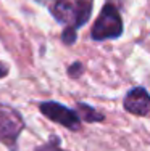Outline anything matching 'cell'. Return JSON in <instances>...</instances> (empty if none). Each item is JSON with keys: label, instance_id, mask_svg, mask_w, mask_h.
<instances>
[{"label": "cell", "instance_id": "obj_1", "mask_svg": "<svg viewBox=\"0 0 150 151\" xmlns=\"http://www.w3.org/2000/svg\"><path fill=\"white\" fill-rule=\"evenodd\" d=\"M50 12L58 23L78 29L91 18L92 0H78L76 3H71L70 0H55L50 6Z\"/></svg>", "mask_w": 150, "mask_h": 151}, {"label": "cell", "instance_id": "obj_2", "mask_svg": "<svg viewBox=\"0 0 150 151\" xmlns=\"http://www.w3.org/2000/svg\"><path fill=\"white\" fill-rule=\"evenodd\" d=\"M123 34V21L120 12L115 5L107 3L102 8L95 24L92 26L91 35L94 40H107V39H118Z\"/></svg>", "mask_w": 150, "mask_h": 151}, {"label": "cell", "instance_id": "obj_3", "mask_svg": "<svg viewBox=\"0 0 150 151\" xmlns=\"http://www.w3.org/2000/svg\"><path fill=\"white\" fill-rule=\"evenodd\" d=\"M24 129V119L12 106L0 105V142L16 151V140Z\"/></svg>", "mask_w": 150, "mask_h": 151}, {"label": "cell", "instance_id": "obj_4", "mask_svg": "<svg viewBox=\"0 0 150 151\" xmlns=\"http://www.w3.org/2000/svg\"><path fill=\"white\" fill-rule=\"evenodd\" d=\"M39 109L50 121L57 122V124H62L63 127L70 129V130H79L81 129V119L78 116V113L63 105H60V103L44 101L39 105Z\"/></svg>", "mask_w": 150, "mask_h": 151}, {"label": "cell", "instance_id": "obj_5", "mask_svg": "<svg viewBox=\"0 0 150 151\" xmlns=\"http://www.w3.org/2000/svg\"><path fill=\"white\" fill-rule=\"evenodd\" d=\"M123 106L128 113L134 116H149L150 114V93L144 87H134L124 96Z\"/></svg>", "mask_w": 150, "mask_h": 151}, {"label": "cell", "instance_id": "obj_6", "mask_svg": "<svg viewBox=\"0 0 150 151\" xmlns=\"http://www.w3.org/2000/svg\"><path fill=\"white\" fill-rule=\"evenodd\" d=\"M78 116H79V119H84L86 122H100L105 119L102 113L95 111L94 108L84 105V103H78Z\"/></svg>", "mask_w": 150, "mask_h": 151}, {"label": "cell", "instance_id": "obj_7", "mask_svg": "<svg viewBox=\"0 0 150 151\" xmlns=\"http://www.w3.org/2000/svg\"><path fill=\"white\" fill-rule=\"evenodd\" d=\"M62 39L66 45H73L76 42V29L74 27H65V31L62 34Z\"/></svg>", "mask_w": 150, "mask_h": 151}, {"label": "cell", "instance_id": "obj_8", "mask_svg": "<svg viewBox=\"0 0 150 151\" xmlns=\"http://www.w3.org/2000/svg\"><path fill=\"white\" fill-rule=\"evenodd\" d=\"M36 151H63L62 148L58 146V138H50L49 143H45V145L39 146Z\"/></svg>", "mask_w": 150, "mask_h": 151}, {"label": "cell", "instance_id": "obj_9", "mask_svg": "<svg viewBox=\"0 0 150 151\" xmlns=\"http://www.w3.org/2000/svg\"><path fill=\"white\" fill-rule=\"evenodd\" d=\"M83 71H84V66L79 63V61H76L74 64H71V66L68 68V73H70L71 77H79Z\"/></svg>", "mask_w": 150, "mask_h": 151}, {"label": "cell", "instance_id": "obj_10", "mask_svg": "<svg viewBox=\"0 0 150 151\" xmlns=\"http://www.w3.org/2000/svg\"><path fill=\"white\" fill-rule=\"evenodd\" d=\"M7 74H8V68H7L5 64L0 63V77H5Z\"/></svg>", "mask_w": 150, "mask_h": 151}, {"label": "cell", "instance_id": "obj_11", "mask_svg": "<svg viewBox=\"0 0 150 151\" xmlns=\"http://www.w3.org/2000/svg\"><path fill=\"white\" fill-rule=\"evenodd\" d=\"M34 2L42 3V5H49V6H52V3L55 2V0H34Z\"/></svg>", "mask_w": 150, "mask_h": 151}]
</instances>
